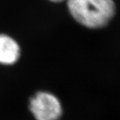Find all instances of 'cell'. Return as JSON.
Here are the masks:
<instances>
[{"mask_svg": "<svg viewBox=\"0 0 120 120\" xmlns=\"http://www.w3.org/2000/svg\"><path fill=\"white\" fill-rule=\"evenodd\" d=\"M67 6L75 20L89 28L105 26L115 12L113 0H67Z\"/></svg>", "mask_w": 120, "mask_h": 120, "instance_id": "cell-1", "label": "cell"}, {"mask_svg": "<svg viewBox=\"0 0 120 120\" xmlns=\"http://www.w3.org/2000/svg\"><path fill=\"white\" fill-rule=\"evenodd\" d=\"M29 109L36 120H57L62 114L59 99L48 92H38L30 100Z\"/></svg>", "mask_w": 120, "mask_h": 120, "instance_id": "cell-2", "label": "cell"}, {"mask_svg": "<svg viewBox=\"0 0 120 120\" xmlns=\"http://www.w3.org/2000/svg\"><path fill=\"white\" fill-rule=\"evenodd\" d=\"M20 56V47L12 37L0 33V64H15Z\"/></svg>", "mask_w": 120, "mask_h": 120, "instance_id": "cell-3", "label": "cell"}, {"mask_svg": "<svg viewBox=\"0 0 120 120\" xmlns=\"http://www.w3.org/2000/svg\"><path fill=\"white\" fill-rule=\"evenodd\" d=\"M50 1H52V2H62V0H50Z\"/></svg>", "mask_w": 120, "mask_h": 120, "instance_id": "cell-4", "label": "cell"}]
</instances>
